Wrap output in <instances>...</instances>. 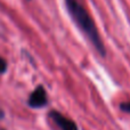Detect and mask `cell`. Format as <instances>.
Returning a JSON list of instances; mask_svg holds the SVG:
<instances>
[{"mask_svg": "<svg viewBox=\"0 0 130 130\" xmlns=\"http://www.w3.org/2000/svg\"><path fill=\"white\" fill-rule=\"evenodd\" d=\"M65 5H66V9L69 11L70 16L72 17V20L74 21V23L85 33V36L89 39V41L92 43L97 53L101 56L105 57V46L102 41L96 24L92 21L88 10L85 8V6L79 0H65Z\"/></svg>", "mask_w": 130, "mask_h": 130, "instance_id": "1", "label": "cell"}, {"mask_svg": "<svg viewBox=\"0 0 130 130\" xmlns=\"http://www.w3.org/2000/svg\"><path fill=\"white\" fill-rule=\"evenodd\" d=\"M48 103V97H47V92H46L45 88L42 86H39L38 88L32 91V94L30 95L27 104L29 106L33 108H41L43 106H46Z\"/></svg>", "mask_w": 130, "mask_h": 130, "instance_id": "2", "label": "cell"}, {"mask_svg": "<svg viewBox=\"0 0 130 130\" xmlns=\"http://www.w3.org/2000/svg\"><path fill=\"white\" fill-rule=\"evenodd\" d=\"M49 117L53 120V122L61 130H79L78 126L73 120L65 117V115L57 112V111H52L49 113Z\"/></svg>", "mask_w": 130, "mask_h": 130, "instance_id": "3", "label": "cell"}, {"mask_svg": "<svg viewBox=\"0 0 130 130\" xmlns=\"http://www.w3.org/2000/svg\"><path fill=\"white\" fill-rule=\"evenodd\" d=\"M120 108H121L123 112L130 114V102H123V103H121L120 104Z\"/></svg>", "mask_w": 130, "mask_h": 130, "instance_id": "4", "label": "cell"}, {"mask_svg": "<svg viewBox=\"0 0 130 130\" xmlns=\"http://www.w3.org/2000/svg\"><path fill=\"white\" fill-rule=\"evenodd\" d=\"M7 70V62L2 57H0V73H4Z\"/></svg>", "mask_w": 130, "mask_h": 130, "instance_id": "5", "label": "cell"}, {"mask_svg": "<svg viewBox=\"0 0 130 130\" xmlns=\"http://www.w3.org/2000/svg\"><path fill=\"white\" fill-rule=\"evenodd\" d=\"M2 117H4V113H2V111L1 110H0V119H1V118Z\"/></svg>", "mask_w": 130, "mask_h": 130, "instance_id": "6", "label": "cell"}]
</instances>
